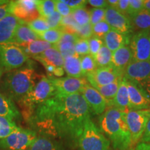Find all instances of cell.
<instances>
[{"label": "cell", "instance_id": "6", "mask_svg": "<svg viewBox=\"0 0 150 150\" xmlns=\"http://www.w3.org/2000/svg\"><path fill=\"white\" fill-rule=\"evenodd\" d=\"M29 60V56L16 43L0 44V67L3 71L9 72L17 70Z\"/></svg>", "mask_w": 150, "mask_h": 150}, {"label": "cell", "instance_id": "10", "mask_svg": "<svg viewBox=\"0 0 150 150\" xmlns=\"http://www.w3.org/2000/svg\"><path fill=\"white\" fill-rule=\"evenodd\" d=\"M86 80L93 87L108 85L117 81L122 79L124 72L117 70L112 65L97 67L95 70L86 76Z\"/></svg>", "mask_w": 150, "mask_h": 150}, {"label": "cell", "instance_id": "33", "mask_svg": "<svg viewBox=\"0 0 150 150\" xmlns=\"http://www.w3.org/2000/svg\"><path fill=\"white\" fill-rule=\"evenodd\" d=\"M18 127L13 120L0 116V140L6 138Z\"/></svg>", "mask_w": 150, "mask_h": 150}, {"label": "cell", "instance_id": "54", "mask_svg": "<svg viewBox=\"0 0 150 150\" xmlns=\"http://www.w3.org/2000/svg\"><path fill=\"white\" fill-rule=\"evenodd\" d=\"M2 74H3V70H1V68L0 67V81H1V77H2Z\"/></svg>", "mask_w": 150, "mask_h": 150}, {"label": "cell", "instance_id": "44", "mask_svg": "<svg viewBox=\"0 0 150 150\" xmlns=\"http://www.w3.org/2000/svg\"><path fill=\"white\" fill-rule=\"evenodd\" d=\"M55 4H56V11L59 13V14H61L62 16L64 18V17L69 16L72 13V10L70 7L67 6L65 3H63L62 1V0H57L55 1Z\"/></svg>", "mask_w": 150, "mask_h": 150}, {"label": "cell", "instance_id": "38", "mask_svg": "<svg viewBox=\"0 0 150 150\" xmlns=\"http://www.w3.org/2000/svg\"><path fill=\"white\" fill-rule=\"evenodd\" d=\"M74 50L75 54L79 56L80 57L90 54L88 40L78 38L75 43Z\"/></svg>", "mask_w": 150, "mask_h": 150}, {"label": "cell", "instance_id": "2", "mask_svg": "<svg viewBox=\"0 0 150 150\" xmlns=\"http://www.w3.org/2000/svg\"><path fill=\"white\" fill-rule=\"evenodd\" d=\"M99 129L108 138L115 150H128L132 145L125 112L109 107L99 118Z\"/></svg>", "mask_w": 150, "mask_h": 150}, {"label": "cell", "instance_id": "4", "mask_svg": "<svg viewBox=\"0 0 150 150\" xmlns=\"http://www.w3.org/2000/svg\"><path fill=\"white\" fill-rule=\"evenodd\" d=\"M55 93L54 87L47 76H42L39 78L31 91L18 101V103L24 110L23 113L25 115L53 96Z\"/></svg>", "mask_w": 150, "mask_h": 150}, {"label": "cell", "instance_id": "31", "mask_svg": "<svg viewBox=\"0 0 150 150\" xmlns=\"http://www.w3.org/2000/svg\"><path fill=\"white\" fill-rule=\"evenodd\" d=\"M36 8L40 17L46 18L56 11L55 1L36 0Z\"/></svg>", "mask_w": 150, "mask_h": 150}, {"label": "cell", "instance_id": "36", "mask_svg": "<svg viewBox=\"0 0 150 150\" xmlns=\"http://www.w3.org/2000/svg\"><path fill=\"white\" fill-rule=\"evenodd\" d=\"M27 24L36 33L44 32L47 30L50 29V27L47 23L45 19L41 18V17H39V18L35 19V20L28 22Z\"/></svg>", "mask_w": 150, "mask_h": 150}, {"label": "cell", "instance_id": "42", "mask_svg": "<svg viewBox=\"0 0 150 150\" xmlns=\"http://www.w3.org/2000/svg\"><path fill=\"white\" fill-rule=\"evenodd\" d=\"M144 9V0H129L128 18L134 16Z\"/></svg>", "mask_w": 150, "mask_h": 150}, {"label": "cell", "instance_id": "20", "mask_svg": "<svg viewBox=\"0 0 150 150\" xmlns=\"http://www.w3.org/2000/svg\"><path fill=\"white\" fill-rule=\"evenodd\" d=\"M133 61L132 53L129 45H125L112 52L111 65L124 72L126 67Z\"/></svg>", "mask_w": 150, "mask_h": 150}, {"label": "cell", "instance_id": "13", "mask_svg": "<svg viewBox=\"0 0 150 150\" xmlns=\"http://www.w3.org/2000/svg\"><path fill=\"white\" fill-rule=\"evenodd\" d=\"M105 21L109 24L112 29L116 30L125 35H130L133 31L132 25L128 17L109 6L106 8Z\"/></svg>", "mask_w": 150, "mask_h": 150}, {"label": "cell", "instance_id": "12", "mask_svg": "<svg viewBox=\"0 0 150 150\" xmlns=\"http://www.w3.org/2000/svg\"><path fill=\"white\" fill-rule=\"evenodd\" d=\"M47 76L55 89L56 93L72 95L80 93L81 90L88 83V81L84 78H73L70 76L65 77H54Z\"/></svg>", "mask_w": 150, "mask_h": 150}, {"label": "cell", "instance_id": "14", "mask_svg": "<svg viewBox=\"0 0 150 150\" xmlns=\"http://www.w3.org/2000/svg\"><path fill=\"white\" fill-rule=\"evenodd\" d=\"M127 80L131 110H145L150 108V97L138 84Z\"/></svg>", "mask_w": 150, "mask_h": 150}, {"label": "cell", "instance_id": "16", "mask_svg": "<svg viewBox=\"0 0 150 150\" xmlns=\"http://www.w3.org/2000/svg\"><path fill=\"white\" fill-rule=\"evenodd\" d=\"M124 78L138 84L150 78V61H132L124 72Z\"/></svg>", "mask_w": 150, "mask_h": 150}, {"label": "cell", "instance_id": "34", "mask_svg": "<svg viewBox=\"0 0 150 150\" xmlns=\"http://www.w3.org/2000/svg\"><path fill=\"white\" fill-rule=\"evenodd\" d=\"M71 16L79 26H85L91 24V16L90 11L86 8H81L72 10Z\"/></svg>", "mask_w": 150, "mask_h": 150}, {"label": "cell", "instance_id": "35", "mask_svg": "<svg viewBox=\"0 0 150 150\" xmlns=\"http://www.w3.org/2000/svg\"><path fill=\"white\" fill-rule=\"evenodd\" d=\"M81 70L84 76H86L89 73L93 72L97 68L95 60L91 54H88V55L81 57Z\"/></svg>", "mask_w": 150, "mask_h": 150}, {"label": "cell", "instance_id": "37", "mask_svg": "<svg viewBox=\"0 0 150 150\" xmlns=\"http://www.w3.org/2000/svg\"><path fill=\"white\" fill-rule=\"evenodd\" d=\"M111 29V27L107 22L106 21H102L93 26V33L94 36L103 40L105 35L107 34Z\"/></svg>", "mask_w": 150, "mask_h": 150}, {"label": "cell", "instance_id": "52", "mask_svg": "<svg viewBox=\"0 0 150 150\" xmlns=\"http://www.w3.org/2000/svg\"><path fill=\"white\" fill-rule=\"evenodd\" d=\"M144 9L150 12V0H144Z\"/></svg>", "mask_w": 150, "mask_h": 150}, {"label": "cell", "instance_id": "7", "mask_svg": "<svg viewBox=\"0 0 150 150\" xmlns=\"http://www.w3.org/2000/svg\"><path fill=\"white\" fill-rule=\"evenodd\" d=\"M36 137L35 131L18 127L6 138L0 140V148L5 150H27Z\"/></svg>", "mask_w": 150, "mask_h": 150}, {"label": "cell", "instance_id": "21", "mask_svg": "<svg viewBox=\"0 0 150 150\" xmlns=\"http://www.w3.org/2000/svg\"><path fill=\"white\" fill-rule=\"evenodd\" d=\"M78 37L76 35L73 34V33H63L59 42L54 45V47H55L59 50L65 59L76 54L74 45Z\"/></svg>", "mask_w": 150, "mask_h": 150}, {"label": "cell", "instance_id": "47", "mask_svg": "<svg viewBox=\"0 0 150 150\" xmlns=\"http://www.w3.org/2000/svg\"><path fill=\"white\" fill-rule=\"evenodd\" d=\"M88 4L95 8H106L108 6V2L106 0H88Z\"/></svg>", "mask_w": 150, "mask_h": 150}, {"label": "cell", "instance_id": "50", "mask_svg": "<svg viewBox=\"0 0 150 150\" xmlns=\"http://www.w3.org/2000/svg\"><path fill=\"white\" fill-rule=\"evenodd\" d=\"M131 150H150V144L146 142H140Z\"/></svg>", "mask_w": 150, "mask_h": 150}, {"label": "cell", "instance_id": "53", "mask_svg": "<svg viewBox=\"0 0 150 150\" xmlns=\"http://www.w3.org/2000/svg\"><path fill=\"white\" fill-rule=\"evenodd\" d=\"M10 1H8V0H0V6L8 4L10 3Z\"/></svg>", "mask_w": 150, "mask_h": 150}, {"label": "cell", "instance_id": "29", "mask_svg": "<svg viewBox=\"0 0 150 150\" xmlns=\"http://www.w3.org/2000/svg\"><path fill=\"white\" fill-rule=\"evenodd\" d=\"M122 79L117 81L115 82H113V83L110 84H108V85L99 86V87L95 88L104 97L105 99L107 101L108 106L109 107H110V106L112 107V101H113L114 98H115L116 93H117L118 88H119L120 83Z\"/></svg>", "mask_w": 150, "mask_h": 150}, {"label": "cell", "instance_id": "46", "mask_svg": "<svg viewBox=\"0 0 150 150\" xmlns=\"http://www.w3.org/2000/svg\"><path fill=\"white\" fill-rule=\"evenodd\" d=\"M129 8V0H119L116 10H117L122 14L128 17Z\"/></svg>", "mask_w": 150, "mask_h": 150}, {"label": "cell", "instance_id": "45", "mask_svg": "<svg viewBox=\"0 0 150 150\" xmlns=\"http://www.w3.org/2000/svg\"><path fill=\"white\" fill-rule=\"evenodd\" d=\"M67 6H69L72 10H75L81 8H85L87 1L85 0H62Z\"/></svg>", "mask_w": 150, "mask_h": 150}, {"label": "cell", "instance_id": "41", "mask_svg": "<svg viewBox=\"0 0 150 150\" xmlns=\"http://www.w3.org/2000/svg\"><path fill=\"white\" fill-rule=\"evenodd\" d=\"M88 44L90 54L94 57L103 46L104 42H103L102 39L93 35L91 38L88 39Z\"/></svg>", "mask_w": 150, "mask_h": 150}, {"label": "cell", "instance_id": "1", "mask_svg": "<svg viewBox=\"0 0 150 150\" xmlns=\"http://www.w3.org/2000/svg\"><path fill=\"white\" fill-rule=\"evenodd\" d=\"M91 113V108L81 93H55L24 116L44 134L59 137L76 146Z\"/></svg>", "mask_w": 150, "mask_h": 150}, {"label": "cell", "instance_id": "24", "mask_svg": "<svg viewBox=\"0 0 150 150\" xmlns=\"http://www.w3.org/2000/svg\"><path fill=\"white\" fill-rule=\"evenodd\" d=\"M0 116L13 120L20 117V112L13 101L6 95L0 93Z\"/></svg>", "mask_w": 150, "mask_h": 150}, {"label": "cell", "instance_id": "15", "mask_svg": "<svg viewBox=\"0 0 150 150\" xmlns=\"http://www.w3.org/2000/svg\"><path fill=\"white\" fill-rule=\"evenodd\" d=\"M86 102L95 115H102L108 106L107 101L89 83H87L81 91Z\"/></svg>", "mask_w": 150, "mask_h": 150}, {"label": "cell", "instance_id": "22", "mask_svg": "<svg viewBox=\"0 0 150 150\" xmlns=\"http://www.w3.org/2000/svg\"><path fill=\"white\" fill-rule=\"evenodd\" d=\"M112 107H115L124 112L131 110L127 80L125 78L123 77L120 81L119 88L116 93L115 98L112 101Z\"/></svg>", "mask_w": 150, "mask_h": 150}, {"label": "cell", "instance_id": "39", "mask_svg": "<svg viewBox=\"0 0 150 150\" xmlns=\"http://www.w3.org/2000/svg\"><path fill=\"white\" fill-rule=\"evenodd\" d=\"M105 13L106 8H92L90 11L91 25L93 26L99 22L105 21Z\"/></svg>", "mask_w": 150, "mask_h": 150}, {"label": "cell", "instance_id": "48", "mask_svg": "<svg viewBox=\"0 0 150 150\" xmlns=\"http://www.w3.org/2000/svg\"><path fill=\"white\" fill-rule=\"evenodd\" d=\"M141 142H146V143L150 144V119L141 138Z\"/></svg>", "mask_w": 150, "mask_h": 150}, {"label": "cell", "instance_id": "5", "mask_svg": "<svg viewBox=\"0 0 150 150\" xmlns=\"http://www.w3.org/2000/svg\"><path fill=\"white\" fill-rule=\"evenodd\" d=\"M110 141L106 138L90 117L86 122L84 128L78 140L80 150H108Z\"/></svg>", "mask_w": 150, "mask_h": 150}, {"label": "cell", "instance_id": "11", "mask_svg": "<svg viewBox=\"0 0 150 150\" xmlns=\"http://www.w3.org/2000/svg\"><path fill=\"white\" fill-rule=\"evenodd\" d=\"M10 14L28 23L40 17L36 8V0H17L8 4Z\"/></svg>", "mask_w": 150, "mask_h": 150}, {"label": "cell", "instance_id": "26", "mask_svg": "<svg viewBox=\"0 0 150 150\" xmlns=\"http://www.w3.org/2000/svg\"><path fill=\"white\" fill-rule=\"evenodd\" d=\"M63 69L67 76L73 78H83L81 66V57L75 54L74 56L64 59Z\"/></svg>", "mask_w": 150, "mask_h": 150}, {"label": "cell", "instance_id": "49", "mask_svg": "<svg viewBox=\"0 0 150 150\" xmlns=\"http://www.w3.org/2000/svg\"><path fill=\"white\" fill-rule=\"evenodd\" d=\"M8 14H10V11H9L8 8V4L6 5L2 6H0V20L5 18Z\"/></svg>", "mask_w": 150, "mask_h": 150}, {"label": "cell", "instance_id": "9", "mask_svg": "<svg viewBox=\"0 0 150 150\" xmlns=\"http://www.w3.org/2000/svg\"><path fill=\"white\" fill-rule=\"evenodd\" d=\"M129 47L133 61H150V31H138L133 35Z\"/></svg>", "mask_w": 150, "mask_h": 150}, {"label": "cell", "instance_id": "19", "mask_svg": "<svg viewBox=\"0 0 150 150\" xmlns=\"http://www.w3.org/2000/svg\"><path fill=\"white\" fill-rule=\"evenodd\" d=\"M131 36L125 35L116 30L111 29L103 38L104 45L112 52L120 49L122 47L129 45Z\"/></svg>", "mask_w": 150, "mask_h": 150}, {"label": "cell", "instance_id": "43", "mask_svg": "<svg viewBox=\"0 0 150 150\" xmlns=\"http://www.w3.org/2000/svg\"><path fill=\"white\" fill-rule=\"evenodd\" d=\"M76 35L78 38H84V39H88L93 35V26L91 24H86L85 26H81L79 28V30L76 33Z\"/></svg>", "mask_w": 150, "mask_h": 150}, {"label": "cell", "instance_id": "30", "mask_svg": "<svg viewBox=\"0 0 150 150\" xmlns=\"http://www.w3.org/2000/svg\"><path fill=\"white\" fill-rule=\"evenodd\" d=\"M112 52L106 47L104 45L100 48L97 54L94 56L97 67L109 66L111 65Z\"/></svg>", "mask_w": 150, "mask_h": 150}, {"label": "cell", "instance_id": "17", "mask_svg": "<svg viewBox=\"0 0 150 150\" xmlns=\"http://www.w3.org/2000/svg\"><path fill=\"white\" fill-rule=\"evenodd\" d=\"M22 22L12 14L0 20V44L13 42L16 29Z\"/></svg>", "mask_w": 150, "mask_h": 150}, {"label": "cell", "instance_id": "40", "mask_svg": "<svg viewBox=\"0 0 150 150\" xmlns=\"http://www.w3.org/2000/svg\"><path fill=\"white\" fill-rule=\"evenodd\" d=\"M63 18V17L56 11L52 15L45 19L50 29H59L61 27Z\"/></svg>", "mask_w": 150, "mask_h": 150}, {"label": "cell", "instance_id": "28", "mask_svg": "<svg viewBox=\"0 0 150 150\" xmlns=\"http://www.w3.org/2000/svg\"><path fill=\"white\" fill-rule=\"evenodd\" d=\"M27 150H61L59 145L49 137L37 136Z\"/></svg>", "mask_w": 150, "mask_h": 150}, {"label": "cell", "instance_id": "27", "mask_svg": "<svg viewBox=\"0 0 150 150\" xmlns=\"http://www.w3.org/2000/svg\"><path fill=\"white\" fill-rule=\"evenodd\" d=\"M129 18L132 25L133 30L138 31H150V12L149 11L143 9Z\"/></svg>", "mask_w": 150, "mask_h": 150}, {"label": "cell", "instance_id": "32", "mask_svg": "<svg viewBox=\"0 0 150 150\" xmlns=\"http://www.w3.org/2000/svg\"><path fill=\"white\" fill-rule=\"evenodd\" d=\"M63 33L64 32H63L59 29H50L44 32L37 33V34L38 35L39 39L54 45L59 42Z\"/></svg>", "mask_w": 150, "mask_h": 150}, {"label": "cell", "instance_id": "3", "mask_svg": "<svg viewBox=\"0 0 150 150\" xmlns=\"http://www.w3.org/2000/svg\"><path fill=\"white\" fill-rule=\"evenodd\" d=\"M38 79L36 69L29 60L20 68L6 72L1 81L2 94L18 102L31 91Z\"/></svg>", "mask_w": 150, "mask_h": 150}, {"label": "cell", "instance_id": "8", "mask_svg": "<svg viewBox=\"0 0 150 150\" xmlns=\"http://www.w3.org/2000/svg\"><path fill=\"white\" fill-rule=\"evenodd\" d=\"M125 118L131 134V142L136 143L141 139L150 119V110H129L125 112Z\"/></svg>", "mask_w": 150, "mask_h": 150}, {"label": "cell", "instance_id": "25", "mask_svg": "<svg viewBox=\"0 0 150 150\" xmlns=\"http://www.w3.org/2000/svg\"><path fill=\"white\" fill-rule=\"evenodd\" d=\"M22 49L27 55L29 56H34L40 55L42 52H44L47 49H50L53 47V45L50 44L45 41L40 40H36L32 42L27 43H22V44H17Z\"/></svg>", "mask_w": 150, "mask_h": 150}, {"label": "cell", "instance_id": "51", "mask_svg": "<svg viewBox=\"0 0 150 150\" xmlns=\"http://www.w3.org/2000/svg\"><path fill=\"white\" fill-rule=\"evenodd\" d=\"M107 2L108 5L109 6L116 9L117 6L118 2H119V0H108V1H107Z\"/></svg>", "mask_w": 150, "mask_h": 150}, {"label": "cell", "instance_id": "18", "mask_svg": "<svg viewBox=\"0 0 150 150\" xmlns=\"http://www.w3.org/2000/svg\"><path fill=\"white\" fill-rule=\"evenodd\" d=\"M37 61L40 62L43 66H54L56 67H63L64 58L55 47L47 49L40 55L33 57Z\"/></svg>", "mask_w": 150, "mask_h": 150}, {"label": "cell", "instance_id": "23", "mask_svg": "<svg viewBox=\"0 0 150 150\" xmlns=\"http://www.w3.org/2000/svg\"><path fill=\"white\" fill-rule=\"evenodd\" d=\"M36 40H39L37 33L33 31L26 22H22L16 29L12 42L16 44H22Z\"/></svg>", "mask_w": 150, "mask_h": 150}]
</instances>
